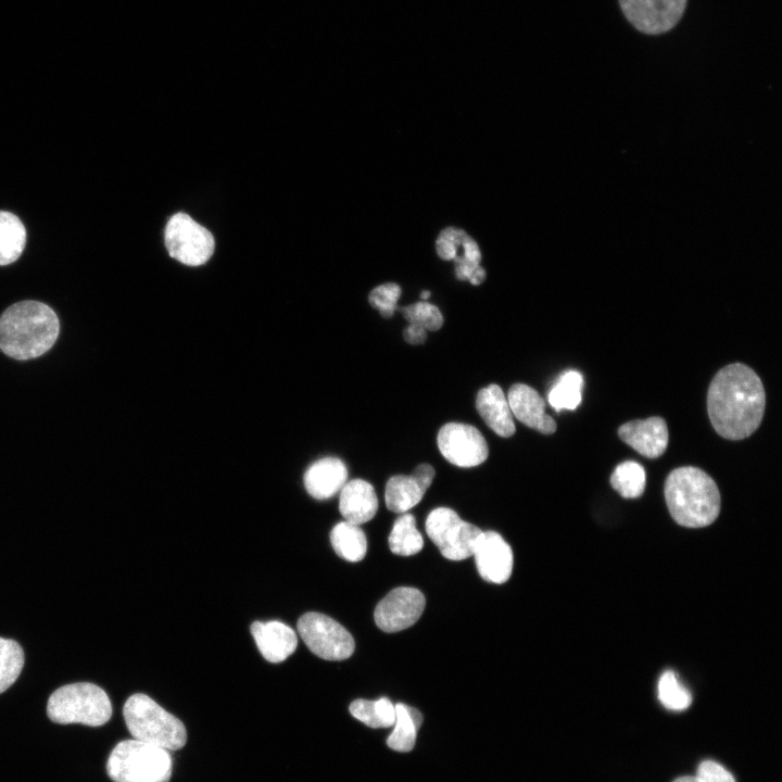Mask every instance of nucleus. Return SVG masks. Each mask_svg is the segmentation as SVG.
Listing matches in <instances>:
<instances>
[{"instance_id": "f257e3e1", "label": "nucleus", "mask_w": 782, "mask_h": 782, "mask_svg": "<svg viewBox=\"0 0 782 782\" xmlns=\"http://www.w3.org/2000/svg\"><path fill=\"white\" fill-rule=\"evenodd\" d=\"M766 393L759 376L747 365L733 363L712 378L707 411L716 432L728 440H742L759 427Z\"/></svg>"}, {"instance_id": "f03ea898", "label": "nucleus", "mask_w": 782, "mask_h": 782, "mask_svg": "<svg viewBox=\"0 0 782 782\" xmlns=\"http://www.w3.org/2000/svg\"><path fill=\"white\" fill-rule=\"evenodd\" d=\"M59 330V318L50 306L22 301L0 317V349L16 360L38 357L54 344Z\"/></svg>"}, {"instance_id": "7ed1b4c3", "label": "nucleus", "mask_w": 782, "mask_h": 782, "mask_svg": "<svg viewBox=\"0 0 782 782\" xmlns=\"http://www.w3.org/2000/svg\"><path fill=\"white\" fill-rule=\"evenodd\" d=\"M665 499L674 521L688 528L712 524L720 512V493L704 470L684 466L673 469L665 481Z\"/></svg>"}, {"instance_id": "20e7f679", "label": "nucleus", "mask_w": 782, "mask_h": 782, "mask_svg": "<svg viewBox=\"0 0 782 782\" xmlns=\"http://www.w3.org/2000/svg\"><path fill=\"white\" fill-rule=\"evenodd\" d=\"M123 716L135 740L167 751L180 749L187 742L184 723L146 694L130 695L124 704Z\"/></svg>"}, {"instance_id": "39448f33", "label": "nucleus", "mask_w": 782, "mask_h": 782, "mask_svg": "<svg viewBox=\"0 0 782 782\" xmlns=\"http://www.w3.org/2000/svg\"><path fill=\"white\" fill-rule=\"evenodd\" d=\"M172 771L167 749L135 739L117 743L106 761L113 782H169Z\"/></svg>"}, {"instance_id": "423d86ee", "label": "nucleus", "mask_w": 782, "mask_h": 782, "mask_svg": "<svg viewBox=\"0 0 782 782\" xmlns=\"http://www.w3.org/2000/svg\"><path fill=\"white\" fill-rule=\"evenodd\" d=\"M47 715L51 721L60 724L100 727L110 720L112 705L100 686L77 682L63 685L50 695Z\"/></svg>"}, {"instance_id": "0eeeda50", "label": "nucleus", "mask_w": 782, "mask_h": 782, "mask_svg": "<svg viewBox=\"0 0 782 782\" xmlns=\"http://www.w3.org/2000/svg\"><path fill=\"white\" fill-rule=\"evenodd\" d=\"M425 528L442 556L451 560H463L472 556L482 533L480 528L463 520L455 510L447 507L433 509L426 519Z\"/></svg>"}, {"instance_id": "6e6552de", "label": "nucleus", "mask_w": 782, "mask_h": 782, "mask_svg": "<svg viewBox=\"0 0 782 782\" xmlns=\"http://www.w3.org/2000/svg\"><path fill=\"white\" fill-rule=\"evenodd\" d=\"M297 629L310 651L323 659L343 660L354 652L353 636L327 615L306 613L299 618Z\"/></svg>"}, {"instance_id": "1a4fd4ad", "label": "nucleus", "mask_w": 782, "mask_h": 782, "mask_svg": "<svg viewBox=\"0 0 782 782\" xmlns=\"http://www.w3.org/2000/svg\"><path fill=\"white\" fill-rule=\"evenodd\" d=\"M164 239L169 255L185 265H202L214 252L212 234L185 213H177L168 219Z\"/></svg>"}, {"instance_id": "9d476101", "label": "nucleus", "mask_w": 782, "mask_h": 782, "mask_svg": "<svg viewBox=\"0 0 782 782\" xmlns=\"http://www.w3.org/2000/svg\"><path fill=\"white\" fill-rule=\"evenodd\" d=\"M442 456L458 467H475L489 455V447L481 432L474 426L449 422L441 427L437 437Z\"/></svg>"}, {"instance_id": "9b49d317", "label": "nucleus", "mask_w": 782, "mask_h": 782, "mask_svg": "<svg viewBox=\"0 0 782 782\" xmlns=\"http://www.w3.org/2000/svg\"><path fill=\"white\" fill-rule=\"evenodd\" d=\"M425 605V596L419 590L408 586L393 589L377 604L375 622L387 633L402 631L419 619Z\"/></svg>"}, {"instance_id": "f8f14e48", "label": "nucleus", "mask_w": 782, "mask_h": 782, "mask_svg": "<svg viewBox=\"0 0 782 782\" xmlns=\"http://www.w3.org/2000/svg\"><path fill=\"white\" fill-rule=\"evenodd\" d=\"M627 20L648 35L671 29L683 15L686 0H619Z\"/></svg>"}, {"instance_id": "ddd939ff", "label": "nucleus", "mask_w": 782, "mask_h": 782, "mask_svg": "<svg viewBox=\"0 0 782 782\" xmlns=\"http://www.w3.org/2000/svg\"><path fill=\"white\" fill-rule=\"evenodd\" d=\"M480 577L488 582L504 583L513 571V551L495 531H482L474 554Z\"/></svg>"}, {"instance_id": "4468645a", "label": "nucleus", "mask_w": 782, "mask_h": 782, "mask_svg": "<svg viewBox=\"0 0 782 782\" xmlns=\"http://www.w3.org/2000/svg\"><path fill=\"white\" fill-rule=\"evenodd\" d=\"M436 471L429 464L418 465L412 475L391 477L386 485L384 501L389 510L406 513L418 504L430 487Z\"/></svg>"}, {"instance_id": "2eb2a0df", "label": "nucleus", "mask_w": 782, "mask_h": 782, "mask_svg": "<svg viewBox=\"0 0 782 782\" xmlns=\"http://www.w3.org/2000/svg\"><path fill=\"white\" fill-rule=\"evenodd\" d=\"M618 436L639 454L652 459L665 453L669 441L667 424L659 416L628 421L619 427Z\"/></svg>"}, {"instance_id": "dca6fc26", "label": "nucleus", "mask_w": 782, "mask_h": 782, "mask_svg": "<svg viewBox=\"0 0 782 782\" xmlns=\"http://www.w3.org/2000/svg\"><path fill=\"white\" fill-rule=\"evenodd\" d=\"M507 402L512 414L526 426L543 434L556 431V421L545 413L544 400L530 386L514 383L508 390Z\"/></svg>"}, {"instance_id": "f3484780", "label": "nucleus", "mask_w": 782, "mask_h": 782, "mask_svg": "<svg viewBox=\"0 0 782 782\" xmlns=\"http://www.w3.org/2000/svg\"><path fill=\"white\" fill-rule=\"evenodd\" d=\"M251 633L262 656L270 663L283 661L298 646L295 631L278 620L254 621Z\"/></svg>"}, {"instance_id": "a211bd4d", "label": "nucleus", "mask_w": 782, "mask_h": 782, "mask_svg": "<svg viewBox=\"0 0 782 782\" xmlns=\"http://www.w3.org/2000/svg\"><path fill=\"white\" fill-rule=\"evenodd\" d=\"M348 481V468L337 457H324L313 463L304 474V487L316 500H327Z\"/></svg>"}, {"instance_id": "6ab92c4d", "label": "nucleus", "mask_w": 782, "mask_h": 782, "mask_svg": "<svg viewBox=\"0 0 782 782\" xmlns=\"http://www.w3.org/2000/svg\"><path fill=\"white\" fill-rule=\"evenodd\" d=\"M377 509L378 497L369 482L353 479L340 490L339 510L345 521L360 526L373 519Z\"/></svg>"}, {"instance_id": "aec40b11", "label": "nucleus", "mask_w": 782, "mask_h": 782, "mask_svg": "<svg viewBox=\"0 0 782 782\" xmlns=\"http://www.w3.org/2000/svg\"><path fill=\"white\" fill-rule=\"evenodd\" d=\"M476 408L487 426L497 436L509 438L515 433L513 414L503 390L497 384L492 383L478 391Z\"/></svg>"}, {"instance_id": "412c9836", "label": "nucleus", "mask_w": 782, "mask_h": 782, "mask_svg": "<svg viewBox=\"0 0 782 782\" xmlns=\"http://www.w3.org/2000/svg\"><path fill=\"white\" fill-rule=\"evenodd\" d=\"M330 542L338 556L352 563L362 560L367 552L364 531L358 525L345 520L332 528Z\"/></svg>"}, {"instance_id": "4be33fe9", "label": "nucleus", "mask_w": 782, "mask_h": 782, "mask_svg": "<svg viewBox=\"0 0 782 782\" xmlns=\"http://www.w3.org/2000/svg\"><path fill=\"white\" fill-rule=\"evenodd\" d=\"M395 722L394 730L390 734L388 746L398 752H409L416 741V733L422 722L420 711L403 703L394 705Z\"/></svg>"}, {"instance_id": "5701e85b", "label": "nucleus", "mask_w": 782, "mask_h": 782, "mask_svg": "<svg viewBox=\"0 0 782 782\" xmlns=\"http://www.w3.org/2000/svg\"><path fill=\"white\" fill-rule=\"evenodd\" d=\"M26 244V229L11 212L0 211V266L16 261Z\"/></svg>"}, {"instance_id": "b1692460", "label": "nucleus", "mask_w": 782, "mask_h": 782, "mask_svg": "<svg viewBox=\"0 0 782 782\" xmlns=\"http://www.w3.org/2000/svg\"><path fill=\"white\" fill-rule=\"evenodd\" d=\"M424 539L416 528L412 514H402L393 524L389 535L390 551L400 556H412L421 551Z\"/></svg>"}, {"instance_id": "393cba45", "label": "nucleus", "mask_w": 782, "mask_h": 782, "mask_svg": "<svg viewBox=\"0 0 782 782\" xmlns=\"http://www.w3.org/2000/svg\"><path fill=\"white\" fill-rule=\"evenodd\" d=\"M351 715L370 728H388L395 722V707L387 697L377 701L358 698L350 704Z\"/></svg>"}, {"instance_id": "a878e982", "label": "nucleus", "mask_w": 782, "mask_h": 782, "mask_svg": "<svg viewBox=\"0 0 782 782\" xmlns=\"http://www.w3.org/2000/svg\"><path fill=\"white\" fill-rule=\"evenodd\" d=\"M583 377L579 371L563 373L548 392L547 401L556 411L576 409L582 400Z\"/></svg>"}, {"instance_id": "bb28decb", "label": "nucleus", "mask_w": 782, "mask_h": 782, "mask_svg": "<svg viewBox=\"0 0 782 782\" xmlns=\"http://www.w3.org/2000/svg\"><path fill=\"white\" fill-rule=\"evenodd\" d=\"M645 470L633 461L619 464L610 476L611 487L626 499L639 497L645 489Z\"/></svg>"}, {"instance_id": "cd10ccee", "label": "nucleus", "mask_w": 782, "mask_h": 782, "mask_svg": "<svg viewBox=\"0 0 782 782\" xmlns=\"http://www.w3.org/2000/svg\"><path fill=\"white\" fill-rule=\"evenodd\" d=\"M24 666V652L11 639L0 638V693L8 690L18 678Z\"/></svg>"}, {"instance_id": "c85d7f7f", "label": "nucleus", "mask_w": 782, "mask_h": 782, "mask_svg": "<svg viewBox=\"0 0 782 782\" xmlns=\"http://www.w3.org/2000/svg\"><path fill=\"white\" fill-rule=\"evenodd\" d=\"M658 698L670 710H684L692 703L690 691L681 684L676 673L665 671L658 682Z\"/></svg>"}, {"instance_id": "c756f323", "label": "nucleus", "mask_w": 782, "mask_h": 782, "mask_svg": "<svg viewBox=\"0 0 782 782\" xmlns=\"http://www.w3.org/2000/svg\"><path fill=\"white\" fill-rule=\"evenodd\" d=\"M409 324L421 326L426 330L436 331L443 325L440 310L428 302H417L399 308Z\"/></svg>"}, {"instance_id": "7c9ffc66", "label": "nucleus", "mask_w": 782, "mask_h": 782, "mask_svg": "<svg viewBox=\"0 0 782 782\" xmlns=\"http://www.w3.org/2000/svg\"><path fill=\"white\" fill-rule=\"evenodd\" d=\"M400 295V286L394 282H387L373 289L368 301L373 307L379 311L382 317L390 318L398 308Z\"/></svg>"}, {"instance_id": "2f4dec72", "label": "nucleus", "mask_w": 782, "mask_h": 782, "mask_svg": "<svg viewBox=\"0 0 782 782\" xmlns=\"http://www.w3.org/2000/svg\"><path fill=\"white\" fill-rule=\"evenodd\" d=\"M467 234L455 227L443 229L436 242L438 255L445 261L454 260Z\"/></svg>"}, {"instance_id": "473e14b6", "label": "nucleus", "mask_w": 782, "mask_h": 782, "mask_svg": "<svg viewBox=\"0 0 782 782\" xmlns=\"http://www.w3.org/2000/svg\"><path fill=\"white\" fill-rule=\"evenodd\" d=\"M695 777L701 782H735L732 773L712 760L701 762Z\"/></svg>"}, {"instance_id": "72a5a7b5", "label": "nucleus", "mask_w": 782, "mask_h": 782, "mask_svg": "<svg viewBox=\"0 0 782 782\" xmlns=\"http://www.w3.org/2000/svg\"><path fill=\"white\" fill-rule=\"evenodd\" d=\"M403 338L409 344H421L427 339V332L421 326L409 324L403 331Z\"/></svg>"}, {"instance_id": "f704fd0d", "label": "nucleus", "mask_w": 782, "mask_h": 782, "mask_svg": "<svg viewBox=\"0 0 782 782\" xmlns=\"http://www.w3.org/2000/svg\"><path fill=\"white\" fill-rule=\"evenodd\" d=\"M462 249H463L462 255L464 257H466L472 262L480 263L481 253H480L478 243L468 235L463 241Z\"/></svg>"}, {"instance_id": "c9c22d12", "label": "nucleus", "mask_w": 782, "mask_h": 782, "mask_svg": "<svg viewBox=\"0 0 782 782\" xmlns=\"http://www.w3.org/2000/svg\"><path fill=\"white\" fill-rule=\"evenodd\" d=\"M673 782H701L696 777H681Z\"/></svg>"}, {"instance_id": "e433bc0d", "label": "nucleus", "mask_w": 782, "mask_h": 782, "mask_svg": "<svg viewBox=\"0 0 782 782\" xmlns=\"http://www.w3.org/2000/svg\"><path fill=\"white\" fill-rule=\"evenodd\" d=\"M420 297H421V299L426 300V299H428V298L430 297V292L424 290V291L420 293Z\"/></svg>"}]
</instances>
